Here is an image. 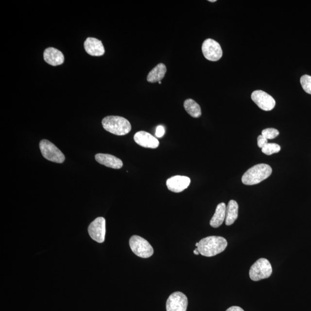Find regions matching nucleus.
Returning a JSON list of instances; mask_svg holds the SVG:
<instances>
[{
  "instance_id": "obj_2",
  "label": "nucleus",
  "mask_w": 311,
  "mask_h": 311,
  "mask_svg": "<svg viewBox=\"0 0 311 311\" xmlns=\"http://www.w3.org/2000/svg\"><path fill=\"white\" fill-rule=\"evenodd\" d=\"M272 167L268 164H259L250 168L244 173L242 183L245 185H254L262 182L271 175Z\"/></svg>"
},
{
  "instance_id": "obj_23",
  "label": "nucleus",
  "mask_w": 311,
  "mask_h": 311,
  "mask_svg": "<svg viewBox=\"0 0 311 311\" xmlns=\"http://www.w3.org/2000/svg\"><path fill=\"white\" fill-rule=\"evenodd\" d=\"M257 141L258 146L260 148H262L264 145L268 143V139L264 138L262 135L258 137Z\"/></svg>"
},
{
  "instance_id": "obj_26",
  "label": "nucleus",
  "mask_w": 311,
  "mask_h": 311,
  "mask_svg": "<svg viewBox=\"0 0 311 311\" xmlns=\"http://www.w3.org/2000/svg\"><path fill=\"white\" fill-rule=\"evenodd\" d=\"M194 254L195 255H197V256H198V255L200 254V253H199V251L197 250V248H195V250H194Z\"/></svg>"
},
{
  "instance_id": "obj_17",
  "label": "nucleus",
  "mask_w": 311,
  "mask_h": 311,
  "mask_svg": "<svg viewBox=\"0 0 311 311\" xmlns=\"http://www.w3.org/2000/svg\"><path fill=\"white\" fill-rule=\"evenodd\" d=\"M239 206L237 202L234 200L229 202L226 209L225 225H231L235 222L238 217Z\"/></svg>"
},
{
  "instance_id": "obj_9",
  "label": "nucleus",
  "mask_w": 311,
  "mask_h": 311,
  "mask_svg": "<svg viewBox=\"0 0 311 311\" xmlns=\"http://www.w3.org/2000/svg\"><path fill=\"white\" fill-rule=\"evenodd\" d=\"M252 100L258 107L264 111H271L276 105V101L271 95L261 90H257L252 93Z\"/></svg>"
},
{
  "instance_id": "obj_28",
  "label": "nucleus",
  "mask_w": 311,
  "mask_h": 311,
  "mask_svg": "<svg viewBox=\"0 0 311 311\" xmlns=\"http://www.w3.org/2000/svg\"><path fill=\"white\" fill-rule=\"evenodd\" d=\"M196 247H198V242H197V243L195 244Z\"/></svg>"
},
{
  "instance_id": "obj_6",
  "label": "nucleus",
  "mask_w": 311,
  "mask_h": 311,
  "mask_svg": "<svg viewBox=\"0 0 311 311\" xmlns=\"http://www.w3.org/2000/svg\"><path fill=\"white\" fill-rule=\"evenodd\" d=\"M39 148L42 155L46 159L52 162L62 163L65 157L62 152L49 140L43 139L40 142Z\"/></svg>"
},
{
  "instance_id": "obj_3",
  "label": "nucleus",
  "mask_w": 311,
  "mask_h": 311,
  "mask_svg": "<svg viewBox=\"0 0 311 311\" xmlns=\"http://www.w3.org/2000/svg\"><path fill=\"white\" fill-rule=\"evenodd\" d=\"M102 125L106 131L117 136H124L131 131L129 121L123 117L108 116L102 120Z\"/></svg>"
},
{
  "instance_id": "obj_12",
  "label": "nucleus",
  "mask_w": 311,
  "mask_h": 311,
  "mask_svg": "<svg viewBox=\"0 0 311 311\" xmlns=\"http://www.w3.org/2000/svg\"><path fill=\"white\" fill-rule=\"evenodd\" d=\"M135 142L142 147L156 149L159 146L158 140L151 134L144 131H139L134 136Z\"/></svg>"
},
{
  "instance_id": "obj_7",
  "label": "nucleus",
  "mask_w": 311,
  "mask_h": 311,
  "mask_svg": "<svg viewBox=\"0 0 311 311\" xmlns=\"http://www.w3.org/2000/svg\"><path fill=\"white\" fill-rule=\"evenodd\" d=\"M202 51L205 58L210 61H217L223 56V51L219 43L212 39L205 40L202 46Z\"/></svg>"
},
{
  "instance_id": "obj_24",
  "label": "nucleus",
  "mask_w": 311,
  "mask_h": 311,
  "mask_svg": "<svg viewBox=\"0 0 311 311\" xmlns=\"http://www.w3.org/2000/svg\"><path fill=\"white\" fill-rule=\"evenodd\" d=\"M165 135V129L163 126L160 125L157 127L156 130L155 135L158 138H161Z\"/></svg>"
},
{
  "instance_id": "obj_8",
  "label": "nucleus",
  "mask_w": 311,
  "mask_h": 311,
  "mask_svg": "<svg viewBox=\"0 0 311 311\" xmlns=\"http://www.w3.org/2000/svg\"><path fill=\"white\" fill-rule=\"evenodd\" d=\"M188 306V297L180 292L170 295L166 303L167 311H186Z\"/></svg>"
},
{
  "instance_id": "obj_14",
  "label": "nucleus",
  "mask_w": 311,
  "mask_h": 311,
  "mask_svg": "<svg viewBox=\"0 0 311 311\" xmlns=\"http://www.w3.org/2000/svg\"><path fill=\"white\" fill-rule=\"evenodd\" d=\"M95 160L99 164L113 169H120L123 167L122 161L111 155L96 154L95 155Z\"/></svg>"
},
{
  "instance_id": "obj_13",
  "label": "nucleus",
  "mask_w": 311,
  "mask_h": 311,
  "mask_svg": "<svg viewBox=\"0 0 311 311\" xmlns=\"http://www.w3.org/2000/svg\"><path fill=\"white\" fill-rule=\"evenodd\" d=\"M86 52L92 56L99 57L104 55L105 50L101 40L94 38H88L85 42Z\"/></svg>"
},
{
  "instance_id": "obj_18",
  "label": "nucleus",
  "mask_w": 311,
  "mask_h": 311,
  "mask_svg": "<svg viewBox=\"0 0 311 311\" xmlns=\"http://www.w3.org/2000/svg\"><path fill=\"white\" fill-rule=\"evenodd\" d=\"M167 71V68L164 64L160 63L151 70L147 76L149 83H155L161 82L163 79Z\"/></svg>"
},
{
  "instance_id": "obj_15",
  "label": "nucleus",
  "mask_w": 311,
  "mask_h": 311,
  "mask_svg": "<svg viewBox=\"0 0 311 311\" xmlns=\"http://www.w3.org/2000/svg\"><path fill=\"white\" fill-rule=\"evenodd\" d=\"M43 57L47 63L52 66H58L64 63V55L57 49L47 48L43 53Z\"/></svg>"
},
{
  "instance_id": "obj_25",
  "label": "nucleus",
  "mask_w": 311,
  "mask_h": 311,
  "mask_svg": "<svg viewBox=\"0 0 311 311\" xmlns=\"http://www.w3.org/2000/svg\"><path fill=\"white\" fill-rule=\"evenodd\" d=\"M226 311H244L243 310L241 309V307L237 306H233L229 308L228 310Z\"/></svg>"
},
{
  "instance_id": "obj_21",
  "label": "nucleus",
  "mask_w": 311,
  "mask_h": 311,
  "mask_svg": "<svg viewBox=\"0 0 311 311\" xmlns=\"http://www.w3.org/2000/svg\"><path fill=\"white\" fill-rule=\"evenodd\" d=\"M300 83L304 91L311 95V76L307 74L301 76Z\"/></svg>"
},
{
  "instance_id": "obj_11",
  "label": "nucleus",
  "mask_w": 311,
  "mask_h": 311,
  "mask_svg": "<svg viewBox=\"0 0 311 311\" xmlns=\"http://www.w3.org/2000/svg\"><path fill=\"white\" fill-rule=\"evenodd\" d=\"M191 180L188 176L176 175L171 177L167 180L166 185L171 191L176 192H182L190 185Z\"/></svg>"
},
{
  "instance_id": "obj_16",
  "label": "nucleus",
  "mask_w": 311,
  "mask_h": 311,
  "mask_svg": "<svg viewBox=\"0 0 311 311\" xmlns=\"http://www.w3.org/2000/svg\"><path fill=\"white\" fill-rule=\"evenodd\" d=\"M226 207L225 203L222 202L217 205L215 213L210 220V225L213 228H218L223 225L225 220Z\"/></svg>"
},
{
  "instance_id": "obj_10",
  "label": "nucleus",
  "mask_w": 311,
  "mask_h": 311,
  "mask_svg": "<svg viewBox=\"0 0 311 311\" xmlns=\"http://www.w3.org/2000/svg\"><path fill=\"white\" fill-rule=\"evenodd\" d=\"M88 233L93 241L102 243L104 242L105 235V220L104 217H98L88 227Z\"/></svg>"
},
{
  "instance_id": "obj_22",
  "label": "nucleus",
  "mask_w": 311,
  "mask_h": 311,
  "mask_svg": "<svg viewBox=\"0 0 311 311\" xmlns=\"http://www.w3.org/2000/svg\"><path fill=\"white\" fill-rule=\"evenodd\" d=\"M278 130L274 128H267L262 130V135L267 139H272L276 138L279 135Z\"/></svg>"
},
{
  "instance_id": "obj_1",
  "label": "nucleus",
  "mask_w": 311,
  "mask_h": 311,
  "mask_svg": "<svg viewBox=\"0 0 311 311\" xmlns=\"http://www.w3.org/2000/svg\"><path fill=\"white\" fill-rule=\"evenodd\" d=\"M228 242L221 236H211L201 239L197 248L202 256L211 257L222 253L225 250Z\"/></svg>"
},
{
  "instance_id": "obj_20",
  "label": "nucleus",
  "mask_w": 311,
  "mask_h": 311,
  "mask_svg": "<svg viewBox=\"0 0 311 311\" xmlns=\"http://www.w3.org/2000/svg\"><path fill=\"white\" fill-rule=\"evenodd\" d=\"M280 151H281V147L276 143H267L262 148L263 153L267 155L278 153Z\"/></svg>"
},
{
  "instance_id": "obj_29",
  "label": "nucleus",
  "mask_w": 311,
  "mask_h": 311,
  "mask_svg": "<svg viewBox=\"0 0 311 311\" xmlns=\"http://www.w3.org/2000/svg\"><path fill=\"white\" fill-rule=\"evenodd\" d=\"M158 84H160V85H161V82H158Z\"/></svg>"
},
{
  "instance_id": "obj_27",
  "label": "nucleus",
  "mask_w": 311,
  "mask_h": 311,
  "mask_svg": "<svg viewBox=\"0 0 311 311\" xmlns=\"http://www.w3.org/2000/svg\"><path fill=\"white\" fill-rule=\"evenodd\" d=\"M209 1L211 2H216V0H209Z\"/></svg>"
},
{
  "instance_id": "obj_19",
  "label": "nucleus",
  "mask_w": 311,
  "mask_h": 311,
  "mask_svg": "<svg viewBox=\"0 0 311 311\" xmlns=\"http://www.w3.org/2000/svg\"><path fill=\"white\" fill-rule=\"evenodd\" d=\"M183 105L187 113L192 117L198 118L201 116L202 111L200 105L192 99H186Z\"/></svg>"
},
{
  "instance_id": "obj_5",
  "label": "nucleus",
  "mask_w": 311,
  "mask_h": 311,
  "mask_svg": "<svg viewBox=\"0 0 311 311\" xmlns=\"http://www.w3.org/2000/svg\"><path fill=\"white\" fill-rule=\"evenodd\" d=\"M130 248L133 253L142 258H148L154 254V248L144 238L138 235L132 236L129 241Z\"/></svg>"
},
{
  "instance_id": "obj_4",
  "label": "nucleus",
  "mask_w": 311,
  "mask_h": 311,
  "mask_svg": "<svg viewBox=\"0 0 311 311\" xmlns=\"http://www.w3.org/2000/svg\"><path fill=\"white\" fill-rule=\"evenodd\" d=\"M272 267L269 261L265 258H260L251 266L249 275L254 281L270 277L272 274Z\"/></svg>"
}]
</instances>
